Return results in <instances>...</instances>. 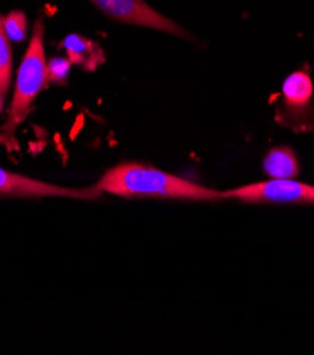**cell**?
<instances>
[{
    "label": "cell",
    "instance_id": "cell-1",
    "mask_svg": "<svg viewBox=\"0 0 314 355\" xmlns=\"http://www.w3.org/2000/svg\"><path fill=\"white\" fill-rule=\"evenodd\" d=\"M101 193L123 198H160L183 201H218L223 193L142 163H121L95 184Z\"/></svg>",
    "mask_w": 314,
    "mask_h": 355
},
{
    "label": "cell",
    "instance_id": "cell-2",
    "mask_svg": "<svg viewBox=\"0 0 314 355\" xmlns=\"http://www.w3.org/2000/svg\"><path fill=\"white\" fill-rule=\"evenodd\" d=\"M44 31V23L42 19H39L34 24L33 37L19 68L8 121L3 125L2 132H0V140L5 141L6 145L12 144V139L20 123L24 121L31 103L47 83Z\"/></svg>",
    "mask_w": 314,
    "mask_h": 355
},
{
    "label": "cell",
    "instance_id": "cell-3",
    "mask_svg": "<svg viewBox=\"0 0 314 355\" xmlns=\"http://www.w3.org/2000/svg\"><path fill=\"white\" fill-rule=\"evenodd\" d=\"M276 121L295 132H308L314 128V88L307 69L295 71L284 81Z\"/></svg>",
    "mask_w": 314,
    "mask_h": 355
},
{
    "label": "cell",
    "instance_id": "cell-4",
    "mask_svg": "<svg viewBox=\"0 0 314 355\" xmlns=\"http://www.w3.org/2000/svg\"><path fill=\"white\" fill-rule=\"evenodd\" d=\"M224 200H238L245 204H297L314 205V186L293 179H273L252 183L223 193Z\"/></svg>",
    "mask_w": 314,
    "mask_h": 355
},
{
    "label": "cell",
    "instance_id": "cell-5",
    "mask_svg": "<svg viewBox=\"0 0 314 355\" xmlns=\"http://www.w3.org/2000/svg\"><path fill=\"white\" fill-rule=\"evenodd\" d=\"M91 2L101 12L119 23L148 27L173 34L176 37L190 39V34L180 24L150 8L145 0H91Z\"/></svg>",
    "mask_w": 314,
    "mask_h": 355
},
{
    "label": "cell",
    "instance_id": "cell-6",
    "mask_svg": "<svg viewBox=\"0 0 314 355\" xmlns=\"http://www.w3.org/2000/svg\"><path fill=\"white\" fill-rule=\"evenodd\" d=\"M0 196L8 197H64L76 200H96L102 193L96 186L89 189H68L54 186L30 177L0 168Z\"/></svg>",
    "mask_w": 314,
    "mask_h": 355
},
{
    "label": "cell",
    "instance_id": "cell-7",
    "mask_svg": "<svg viewBox=\"0 0 314 355\" xmlns=\"http://www.w3.org/2000/svg\"><path fill=\"white\" fill-rule=\"evenodd\" d=\"M263 170L272 179L289 180L300 174L296 153L288 146H277L268 152L263 159Z\"/></svg>",
    "mask_w": 314,
    "mask_h": 355
},
{
    "label": "cell",
    "instance_id": "cell-8",
    "mask_svg": "<svg viewBox=\"0 0 314 355\" xmlns=\"http://www.w3.org/2000/svg\"><path fill=\"white\" fill-rule=\"evenodd\" d=\"M68 60L84 65L85 68H95L103 61V53L98 44L94 42L81 37V35L73 34L64 42Z\"/></svg>",
    "mask_w": 314,
    "mask_h": 355
},
{
    "label": "cell",
    "instance_id": "cell-9",
    "mask_svg": "<svg viewBox=\"0 0 314 355\" xmlns=\"http://www.w3.org/2000/svg\"><path fill=\"white\" fill-rule=\"evenodd\" d=\"M12 78V49L6 35L3 20L0 19V89L5 94L9 89Z\"/></svg>",
    "mask_w": 314,
    "mask_h": 355
},
{
    "label": "cell",
    "instance_id": "cell-10",
    "mask_svg": "<svg viewBox=\"0 0 314 355\" xmlns=\"http://www.w3.org/2000/svg\"><path fill=\"white\" fill-rule=\"evenodd\" d=\"M3 27L10 42L20 43L26 37L27 19L23 12H12L3 19Z\"/></svg>",
    "mask_w": 314,
    "mask_h": 355
},
{
    "label": "cell",
    "instance_id": "cell-11",
    "mask_svg": "<svg viewBox=\"0 0 314 355\" xmlns=\"http://www.w3.org/2000/svg\"><path fill=\"white\" fill-rule=\"evenodd\" d=\"M71 61L68 58H54L47 64V81L62 83L69 73Z\"/></svg>",
    "mask_w": 314,
    "mask_h": 355
},
{
    "label": "cell",
    "instance_id": "cell-12",
    "mask_svg": "<svg viewBox=\"0 0 314 355\" xmlns=\"http://www.w3.org/2000/svg\"><path fill=\"white\" fill-rule=\"evenodd\" d=\"M3 98H5V92L0 89V112H2V110H3V103H5Z\"/></svg>",
    "mask_w": 314,
    "mask_h": 355
}]
</instances>
